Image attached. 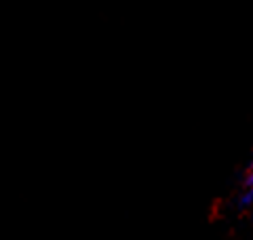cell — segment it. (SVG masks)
Returning <instances> with one entry per match:
<instances>
[{"mask_svg":"<svg viewBox=\"0 0 253 240\" xmlns=\"http://www.w3.org/2000/svg\"><path fill=\"white\" fill-rule=\"evenodd\" d=\"M251 202H253V169L249 171L247 179H245V192H243V196H241V204L243 206H247Z\"/></svg>","mask_w":253,"mask_h":240,"instance_id":"cell-1","label":"cell"}]
</instances>
